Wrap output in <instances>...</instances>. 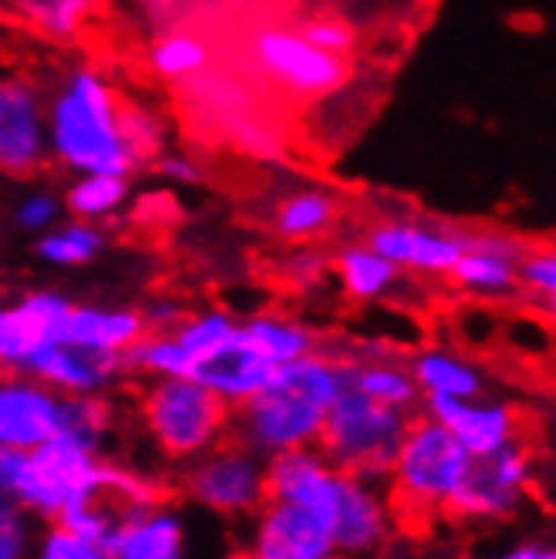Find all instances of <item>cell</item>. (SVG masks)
I'll list each match as a JSON object with an SVG mask.
<instances>
[{"label": "cell", "instance_id": "obj_17", "mask_svg": "<svg viewBox=\"0 0 556 559\" xmlns=\"http://www.w3.org/2000/svg\"><path fill=\"white\" fill-rule=\"evenodd\" d=\"M425 412L439 418L469 455H489L527 438L520 408L506 397H428Z\"/></svg>", "mask_w": 556, "mask_h": 559}, {"label": "cell", "instance_id": "obj_36", "mask_svg": "<svg viewBox=\"0 0 556 559\" xmlns=\"http://www.w3.org/2000/svg\"><path fill=\"white\" fill-rule=\"evenodd\" d=\"M42 526L34 515L17 509L14 502H0V559H31Z\"/></svg>", "mask_w": 556, "mask_h": 559}, {"label": "cell", "instance_id": "obj_37", "mask_svg": "<svg viewBox=\"0 0 556 559\" xmlns=\"http://www.w3.org/2000/svg\"><path fill=\"white\" fill-rule=\"evenodd\" d=\"M31 559H105V546L78 536L74 530L61 523H48L42 526V536H37Z\"/></svg>", "mask_w": 556, "mask_h": 559}, {"label": "cell", "instance_id": "obj_31", "mask_svg": "<svg viewBox=\"0 0 556 559\" xmlns=\"http://www.w3.org/2000/svg\"><path fill=\"white\" fill-rule=\"evenodd\" d=\"M14 14L48 41H74L92 14V0H14Z\"/></svg>", "mask_w": 556, "mask_h": 559}, {"label": "cell", "instance_id": "obj_22", "mask_svg": "<svg viewBox=\"0 0 556 559\" xmlns=\"http://www.w3.org/2000/svg\"><path fill=\"white\" fill-rule=\"evenodd\" d=\"M186 549H189L186 515L173 499H166L129 519L108 539L105 556L108 559H186Z\"/></svg>", "mask_w": 556, "mask_h": 559}, {"label": "cell", "instance_id": "obj_13", "mask_svg": "<svg viewBox=\"0 0 556 559\" xmlns=\"http://www.w3.org/2000/svg\"><path fill=\"white\" fill-rule=\"evenodd\" d=\"M394 530H402V519L385 478L347 472L334 509V552L341 559H371L391 543Z\"/></svg>", "mask_w": 556, "mask_h": 559}, {"label": "cell", "instance_id": "obj_26", "mask_svg": "<svg viewBox=\"0 0 556 559\" xmlns=\"http://www.w3.org/2000/svg\"><path fill=\"white\" fill-rule=\"evenodd\" d=\"M122 421L126 415L115 394H64L61 435L102 459L118 455L115 445L122 438Z\"/></svg>", "mask_w": 556, "mask_h": 559}, {"label": "cell", "instance_id": "obj_9", "mask_svg": "<svg viewBox=\"0 0 556 559\" xmlns=\"http://www.w3.org/2000/svg\"><path fill=\"white\" fill-rule=\"evenodd\" d=\"M247 55L276 88L294 98H321L347 82L344 58L310 45L300 31L253 27L247 37Z\"/></svg>", "mask_w": 556, "mask_h": 559}, {"label": "cell", "instance_id": "obj_30", "mask_svg": "<svg viewBox=\"0 0 556 559\" xmlns=\"http://www.w3.org/2000/svg\"><path fill=\"white\" fill-rule=\"evenodd\" d=\"M129 176H78L68 192H64V210L74 219H88V223H102L108 216H115L129 203Z\"/></svg>", "mask_w": 556, "mask_h": 559}, {"label": "cell", "instance_id": "obj_21", "mask_svg": "<svg viewBox=\"0 0 556 559\" xmlns=\"http://www.w3.org/2000/svg\"><path fill=\"white\" fill-rule=\"evenodd\" d=\"M341 354L344 381L357 391L371 394L375 402H385L391 408H402L418 415L425 408V394L418 388V378L405 357H399L385 344H354Z\"/></svg>", "mask_w": 556, "mask_h": 559}, {"label": "cell", "instance_id": "obj_6", "mask_svg": "<svg viewBox=\"0 0 556 559\" xmlns=\"http://www.w3.org/2000/svg\"><path fill=\"white\" fill-rule=\"evenodd\" d=\"M412 418V412L375 402L371 394L344 381L317 449L351 475L388 478Z\"/></svg>", "mask_w": 556, "mask_h": 559}, {"label": "cell", "instance_id": "obj_39", "mask_svg": "<svg viewBox=\"0 0 556 559\" xmlns=\"http://www.w3.org/2000/svg\"><path fill=\"white\" fill-rule=\"evenodd\" d=\"M58 216H61V203L45 192V189H34V192H24L17 203H14V223L17 229L24 233H34V236H45L48 229L58 226Z\"/></svg>", "mask_w": 556, "mask_h": 559}, {"label": "cell", "instance_id": "obj_15", "mask_svg": "<svg viewBox=\"0 0 556 559\" xmlns=\"http://www.w3.org/2000/svg\"><path fill=\"white\" fill-rule=\"evenodd\" d=\"M71 307L58 290H27L0 310V365L8 374H24L37 354L61 341Z\"/></svg>", "mask_w": 556, "mask_h": 559}, {"label": "cell", "instance_id": "obj_7", "mask_svg": "<svg viewBox=\"0 0 556 559\" xmlns=\"http://www.w3.org/2000/svg\"><path fill=\"white\" fill-rule=\"evenodd\" d=\"M260 452L229 435L223 445L176 472V496L223 523H250L270 502V478Z\"/></svg>", "mask_w": 556, "mask_h": 559}, {"label": "cell", "instance_id": "obj_16", "mask_svg": "<svg viewBox=\"0 0 556 559\" xmlns=\"http://www.w3.org/2000/svg\"><path fill=\"white\" fill-rule=\"evenodd\" d=\"M64 394L31 374H8L0 384V449L31 452L61 435Z\"/></svg>", "mask_w": 556, "mask_h": 559}, {"label": "cell", "instance_id": "obj_24", "mask_svg": "<svg viewBox=\"0 0 556 559\" xmlns=\"http://www.w3.org/2000/svg\"><path fill=\"white\" fill-rule=\"evenodd\" d=\"M418 388L428 397H483L489 394V374L469 354L442 344H428L409 357Z\"/></svg>", "mask_w": 556, "mask_h": 559}, {"label": "cell", "instance_id": "obj_43", "mask_svg": "<svg viewBox=\"0 0 556 559\" xmlns=\"http://www.w3.org/2000/svg\"><path fill=\"white\" fill-rule=\"evenodd\" d=\"M155 169L163 179L169 182H179V186H196V182H203V169L192 163V158L186 155H158L155 158Z\"/></svg>", "mask_w": 556, "mask_h": 559}, {"label": "cell", "instance_id": "obj_28", "mask_svg": "<svg viewBox=\"0 0 556 559\" xmlns=\"http://www.w3.org/2000/svg\"><path fill=\"white\" fill-rule=\"evenodd\" d=\"M250 337L260 344V350L270 357L276 368L284 365H294V361H304V357L324 350V341L314 328L300 324L297 317H287V313H273V310H263V313H253L250 321H244Z\"/></svg>", "mask_w": 556, "mask_h": 559}, {"label": "cell", "instance_id": "obj_14", "mask_svg": "<svg viewBox=\"0 0 556 559\" xmlns=\"http://www.w3.org/2000/svg\"><path fill=\"white\" fill-rule=\"evenodd\" d=\"M247 552L253 559L338 556L331 519L297 502L270 499L247 523Z\"/></svg>", "mask_w": 556, "mask_h": 559}, {"label": "cell", "instance_id": "obj_44", "mask_svg": "<svg viewBox=\"0 0 556 559\" xmlns=\"http://www.w3.org/2000/svg\"><path fill=\"white\" fill-rule=\"evenodd\" d=\"M493 559H556V546L553 543H540V539H527V543L506 546Z\"/></svg>", "mask_w": 556, "mask_h": 559}, {"label": "cell", "instance_id": "obj_29", "mask_svg": "<svg viewBox=\"0 0 556 559\" xmlns=\"http://www.w3.org/2000/svg\"><path fill=\"white\" fill-rule=\"evenodd\" d=\"M105 243L108 239L98 223L68 219V223H58L55 229H48L45 236H37L34 257L48 266L74 270V266H88L92 260H98Z\"/></svg>", "mask_w": 556, "mask_h": 559}, {"label": "cell", "instance_id": "obj_40", "mask_svg": "<svg viewBox=\"0 0 556 559\" xmlns=\"http://www.w3.org/2000/svg\"><path fill=\"white\" fill-rule=\"evenodd\" d=\"M284 273L291 280V287H297V290H317V287L324 284V276L334 273V263H331V253H324V250L300 247L297 253L287 257Z\"/></svg>", "mask_w": 556, "mask_h": 559}, {"label": "cell", "instance_id": "obj_33", "mask_svg": "<svg viewBox=\"0 0 556 559\" xmlns=\"http://www.w3.org/2000/svg\"><path fill=\"white\" fill-rule=\"evenodd\" d=\"M210 45L203 37L196 34H166L149 48V68L163 78H189V74H200L203 68H210Z\"/></svg>", "mask_w": 556, "mask_h": 559}, {"label": "cell", "instance_id": "obj_46", "mask_svg": "<svg viewBox=\"0 0 556 559\" xmlns=\"http://www.w3.org/2000/svg\"><path fill=\"white\" fill-rule=\"evenodd\" d=\"M307 559H341V556H307Z\"/></svg>", "mask_w": 556, "mask_h": 559}, {"label": "cell", "instance_id": "obj_8", "mask_svg": "<svg viewBox=\"0 0 556 559\" xmlns=\"http://www.w3.org/2000/svg\"><path fill=\"white\" fill-rule=\"evenodd\" d=\"M533 496V449L512 442L489 455H472L462 483L449 502L446 519L475 526L509 523L530 506Z\"/></svg>", "mask_w": 556, "mask_h": 559}, {"label": "cell", "instance_id": "obj_45", "mask_svg": "<svg viewBox=\"0 0 556 559\" xmlns=\"http://www.w3.org/2000/svg\"><path fill=\"white\" fill-rule=\"evenodd\" d=\"M229 559H253V556H250V552L244 549V552H236V556H229Z\"/></svg>", "mask_w": 556, "mask_h": 559}, {"label": "cell", "instance_id": "obj_5", "mask_svg": "<svg viewBox=\"0 0 556 559\" xmlns=\"http://www.w3.org/2000/svg\"><path fill=\"white\" fill-rule=\"evenodd\" d=\"M102 465V455L82 449L64 435L31 452L0 449V492L48 526L58 523L68 506L92 492Z\"/></svg>", "mask_w": 556, "mask_h": 559}, {"label": "cell", "instance_id": "obj_42", "mask_svg": "<svg viewBox=\"0 0 556 559\" xmlns=\"http://www.w3.org/2000/svg\"><path fill=\"white\" fill-rule=\"evenodd\" d=\"M142 317H145L149 334H169V331H176L186 321L189 310L179 300H173V297H152L142 307Z\"/></svg>", "mask_w": 556, "mask_h": 559}, {"label": "cell", "instance_id": "obj_38", "mask_svg": "<svg viewBox=\"0 0 556 559\" xmlns=\"http://www.w3.org/2000/svg\"><path fill=\"white\" fill-rule=\"evenodd\" d=\"M122 122H126V135H129V145L139 158V166L149 163V158H158L163 142H166L163 118H158L149 105H126Z\"/></svg>", "mask_w": 556, "mask_h": 559}, {"label": "cell", "instance_id": "obj_41", "mask_svg": "<svg viewBox=\"0 0 556 559\" xmlns=\"http://www.w3.org/2000/svg\"><path fill=\"white\" fill-rule=\"evenodd\" d=\"M297 31L307 37L310 45H317L328 55H338V58L351 55V48H354V31L338 17H310Z\"/></svg>", "mask_w": 556, "mask_h": 559}, {"label": "cell", "instance_id": "obj_20", "mask_svg": "<svg viewBox=\"0 0 556 559\" xmlns=\"http://www.w3.org/2000/svg\"><path fill=\"white\" fill-rule=\"evenodd\" d=\"M267 478H270V499L307 506L314 512L328 515L334 526V509H338L347 472L338 468L317 445L273 455L267 462Z\"/></svg>", "mask_w": 556, "mask_h": 559}, {"label": "cell", "instance_id": "obj_18", "mask_svg": "<svg viewBox=\"0 0 556 559\" xmlns=\"http://www.w3.org/2000/svg\"><path fill=\"white\" fill-rule=\"evenodd\" d=\"M24 374L42 378L61 394H115L132 378L126 354L92 350V347L68 344V341L45 347L27 365Z\"/></svg>", "mask_w": 556, "mask_h": 559}, {"label": "cell", "instance_id": "obj_35", "mask_svg": "<svg viewBox=\"0 0 556 559\" xmlns=\"http://www.w3.org/2000/svg\"><path fill=\"white\" fill-rule=\"evenodd\" d=\"M523 297L556 324V247H530L523 260Z\"/></svg>", "mask_w": 556, "mask_h": 559}, {"label": "cell", "instance_id": "obj_1", "mask_svg": "<svg viewBox=\"0 0 556 559\" xmlns=\"http://www.w3.org/2000/svg\"><path fill=\"white\" fill-rule=\"evenodd\" d=\"M341 388L344 368L334 347L276 368L270 384L233 412V435L263 459L321 445Z\"/></svg>", "mask_w": 556, "mask_h": 559}, {"label": "cell", "instance_id": "obj_2", "mask_svg": "<svg viewBox=\"0 0 556 559\" xmlns=\"http://www.w3.org/2000/svg\"><path fill=\"white\" fill-rule=\"evenodd\" d=\"M126 105L95 68H68L48 95L51 158L74 176H129L139 158L126 135Z\"/></svg>", "mask_w": 556, "mask_h": 559}, {"label": "cell", "instance_id": "obj_4", "mask_svg": "<svg viewBox=\"0 0 556 559\" xmlns=\"http://www.w3.org/2000/svg\"><path fill=\"white\" fill-rule=\"evenodd\" d=\"M472 455L459 438L425 408L412 418L405 442L388 472V492L399 509L402 530L428 526L446 519L449 502L462 483Z\"/></svg>", "mask_w": 556, "mask_h": 559}, {"label": "cell", "instance_id": "obj_11", "mask_svg": "<svg viewBox=\"0 0 556 559\" xmlns=\"http://www.w3.org/2000/svg\"><path fill=\"white\" fill-rule=\"evenodd\" d=\"M51 158L48 102L24 74H8L0 82V169L14 179L42 173Z\"/></svg>", "mask_w": 556, "mask_h": 559}, {"label": "cell", "instance_id": "obj_12", "mask_svg": "<svg viewBox=\"0 0 556 559\" xmlns=\"http://www.w3.org/2000/svg\"><path fill=\"white\" fill-rule=\"evenodd\" d=\"M530 247L502 229H469L465 253L456 263L449 284L483 304H509L523 297V260Z\"/></svg>", "mask_w": 556, "mask_h": 559}, {"label": "cell", "instance_id": "obj_27", "mask_svg": "<svg viewBox=\"0 0 556 559\" xmlns=\"http://www.w3.org/2000/svg\"><path fill=\"white\" fill-rule=\"evenodd\" d=\"M338 223V199L324 189H300L284 195L273 206L270 229L276 239L294 247H310L314 239H324Z\"/></svg>", "mask_w": 556, "mask_h": 559}, {"label": "cell", "instance_id": "obj_32", "mask_svg": "<svg viewBox=\"0 0 556 559\" xmlns=\"http://www.w3.org/2000/svg\"><path fill=\"white\" fill-rule=\"evenodd\" d=\"M129 374L135 381H149V378H192L196 374V361L189 357V350L179 344V337L169 334H145L129 354H126Z\"/></svg>", "mask_w": 556, "mask_h": 559}, {"label": "cell", "instance_id": "obj_3", "mask_svg": "<svg viewBox=\"0 0 556 559\" xmlns=\"http://www.w3.org/2000/svg\"><path fill=\"white\" fill-rule=\"evenodd\" d=\"M129 412L155 462L173 478L233 435V408L196 378L139 381Z\"/></svg>", "mask_w": 556, "mask_h": 559}, {"label": "cell", "instance_id": "obj_10", "mask_svg": "<svg viewBox=\"0 0 556 559\" xmlns=\"http://www.w3.org/2000/svg\"><path fill=\"white\" fill-rule=\"evenodd\" d=\"M465 226L431 219H378L362 239L409 276L449 280L465 253Z\"/></svg>", "mask_w": 556, "mask_h": 559}, {"label": "cell", "instance_id": "obj_25", "mask_svg": "<svg viewBox=\"0 0 556 559\" xmlns=\"http://www.w3.org/2000/svg\"><path fill=\"white\" fill-rule=\"evenodd\" d=\"M334 263V280L341 294L351 304H378L391 300L402 290V280L409 276L402 266H394L388 257L371 250L365 239L362 243H344L331 253Z\"/></svg>", "mask_w": 556, "mask_h": 559}, {"label": "cell", "instance_id": "obj_23", "mask_svg": "<svg viewBox=\"0 0 556 559\" xmlns=\"http://www.w3.org/2000/svg\"><path fill=\"white\" fill-rule=\"evenodd\" d=\"M149 334L145 317L135 307H105V304H74L61 341L82 344L92 350L129 354Z\"/></svg>", "mask_w": 556, "mask_h": 559}, {"label": "cell", "instance_id": "obj_19", "mask_svg": "<svg viewBox=\"0 0 556 559\" xmlns=\"http://www.w3.org/2000/svg\"><path fill=\"white\" fill-rule=\"evenodd\" d=\"M273 371H276V365L260 350V344L250 337L247 324L240 321L216 350H210L203 357L192 378L203 381L213 394H220L236 412L270 384Z\"/></svg>", "mask_w": 556, "mask_h": 559}, {"label": "cell", "instance_id": "obj_34", "mask_svg": "<svg viewBox=\"0 0 556 559\" xmlns=\"http://www.w3.org/2000/svg\"><path fill=\"white\" fill-rule=\"evenodd\" d=\"M236 317L229 313V310H223V307H206V310H196V313H189L186 321L173 331L176 337H179V344L189 350V357L196 361V368H200V361L210 354V350H216L233 331H236Z\"/></svg>", "mask_w": 556, "mask_h": 559}]
</instances>
